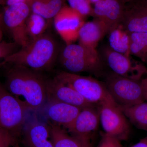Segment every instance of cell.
I'll return each instance as SVG.
<instances>
[{
	"label": "cell",
	"mask_w": 147,
	"mask_h": 147,
	"mask_svg": "<svg viewBox=\"0 0 147 147\" xmlns=\"http://www.w3.org/2000/svg\"><path fill=\"white\" fill-rule=\"evenodd\" d=\"M56 76L72 87L90 104L98 106L105 102H115L108 92L104 82L93 77L82 76L64 71H59Z\"/></svg>",
	"instance_id": "4"
},
{
	"label": "cell",
	"mask_w": 147,
	"mask_h": 147,
	"mask_svg": "<svg viewBox=\"0 0 147 147\" xmlns=\"http://www.w3.org/2000/svg\"><path fill=\"white\" fill-rule=\"evenodd\" d=\"M131 147H147V136Z\"/></svg>",
	"instance_id": "30"
},
{
	"label": "cell",
	"mask_w": 147,
	"mask_h": 147,
	"mask_svg": "<svg viewBox=\"0 0 147 147\" xmlns=\"http://www.w3.org/2000/svg\"><path fill=\"white\" fill-rule=\"evenodd\" d=\"M2 62V61H0V66H1Z\"/></svg>",
	"instance_id": "39"
},
{
	"label": "cell",
	"mask_w": 147,
	"mask_h": 147,
	"mask_svg": "<svg viewBox=\"0 0 147 147\" xmlns=\"http://www.w3.org/2000/svg\"><path fill=\"white\" fill-rule=\"evenodd\" d=\"M124 3H125V4L127 3L130 2L132 1H134V0H122Z\"/></svg>",
	"instance_id": "34"
},
{
	"label": "cell",
	"mask_w": 147,
	"mask_h": 147,
	"mask_svg": "<svg viewBox=\"0 0 147 147\" xmlns=\"http://www.w3.org/2000/svg\"><path fill=\"white\" fill-rule=\"evenodd\" d=\"M47 124L54 147H92L91 141L81 142L70 135L63 127L50 121Z\"/></svg>",
	"instance_id": "18"
},
{
	"label": "cell",
	"mask_w": 147,
	"mask_h": 147,
	"mask_svg": "<svg viewBox=\"0 0 147 147\" xmlns=\"http://www.w3.org/2000/svg\"><path fill=\"white\" fill-rule=\"evenodd\" d=\"M60 50L55 38L45 33L6 58L1 65L23 66L40 72L50 71L58 59Z\"/></svg>",
	"instance_id": "2"
},
{
	"label": "cell",
	"mask_w": 147,
	"mask_h": 147,
	"mask_svg": "<svg viewBox=\"0 0 147 147\" xmlns=\"http://www.w3.org/2000/svg\"><path fill=\"white\" fill-rule=\"evenodd\" d=\"M82 108L63 102L50 103L47 116L51 123L66 129L78 115Z\"/></svg>",
	"instance_id": "15"
},
{
	"label": "cell",
	"mask_w": 147,
	"mask_h": 147,
	"mask_svg": "<svg viewBox=\"0 0 147 147\" xmlns=\"http://www.w3.org/2000/svg\"><path fill=\"white\" fill-rule=\"evenodd\" d=\"M0 27L2 28L4 27L3 21V14L0 12Z\"/></svg>",
	"instance_id": "31"
},
{
	"label": "cell",
	"mask_w": 147,
	"mask_h": 147,
	"mask_svg": "<svg viewBox=\"0 0 147 147\" xmlns=\"http://www.w3.org/2000/svg\"><path fill=\"white\" fill-rule=\"evenodd\" d=\"M18 45L15 42H0V61H2L9 56L15 53Z\"/></svg>",
	"instance_id": "25"
},
{
	"label": "cell",
	"mask_w": 147,
	"mask_h": 147,
	"mask_svg": "<svg viewBox=\"0 0 147 147\" xmlns=\"http://www.w3.org/2000/svg\"><path fill=\"white\" fill-rule=\"evenodd\" d=\"M24 142L29 147H54L47 124L34 122L30 124L24 131Z\"/></svg>",
	"instance_id": "17"
},
{
	"label": "cell",
	"mask_w": 147,
	"mask_h": 147,
	"mask_svg": "<svg viewBox=\"0 0 147 147\" xmlns=\"http://www.w3.org/2000/svg\"><path fill=\"white\" fill-rule=\"evenodd\" d=\"M108 34V45L112 50L127 56H130L129 33L119 26L111 31Z\"/></svg>",
	"instance_id": "21"
},
{
	"label": "cell",
	"mask_w": 147,
	"mask_h": 147,
	"mask_svg": "<svg viewBox=\"0 0 147 147\" xmlns=\"http://www.w3.org/2000/svg\"><path fill=\"white\" fill-rule=\"evenodd\" d=\"M48 23L49 21L44 17L31 12L26 23L27 33L30 40L39 37L46 33Z\"/></svg>",
	"instance_id": "23"
},
{
	"label": "cell",
	"mask_w": 147,
	"mask_h": 147,
	"mask_svg": "<svg viewBox=\"0 0 147 147\" xmlns=\"http://www.w3.org/2000/svg\"><path fill=\"white\" fill-rule=\"evenodd\" d=\"M129 34L130 55L139 58L145 63L147 59V32Z\"/></svg>",
	"instance_id": "22"
},
{
	"label": "cell",
	"mask_w": 147,
	"mask_h": 147,
	"mask_svg": "<svg viewBox=\"0 0 147 147\" xmlns=\"http://www.w3.org/2000/svg\"><path fill=\"white\" fill-rule=\"evenodd\" d=\"M3 37V32L2 31V28L0 27V42L2 41Z\"/></svg>",
	"instance_id": "32"
},
{
	"label": "cell",
	"mask_w": 147,
	"mask_h": 147,
	"mask_svg": "<svg viewBox=\"0 0 147 147\" xmlns=\"http://www.w3.org/2000/svg\"><path fill=\"white\" fill-rule=\"evenodd\" d=\"M141 82L145 100L147 102V78L142 79Z\"/></svg>",
	"instance_id": "29"
},
{
	"label": "cell",
	"mask_w": 147,
	"mask_h": 147,
	"mask_svg": "<svg viewBox=\"0 0 147 147\" xmlns=\"http://www.w3.org/2000/svg\"><path fill=\"white\" fill-rule=\"evenodd\" d=\"M58 59L67 72H87L98 76L104 74L105 65L96 49L79 44L65 45L61 49Z\"/></svg>",
	"instance_id": "3"
},
{
	"label": "cell",
	"mask_w": 147,
	"mask_h": 147,
	"mask_svg": "<svg viewBox=\"0 0 147 147\" xmlns=\"http://www.w3.org/2000/svg\"><path fill=\"white\" fill-rule=\"evenodd\" d=\"M98 52L105 65L117 75L141 81L142 77L147 74L146 65L133 59L130 56L114 51L108 44L102 45Z\"/></svg>",
	"instance_id": "6"
},
{
	"label": "cell",
	"mask_w": 147,
	"mask_h": 147,
	"mask_svg": "<svg viewBox=\"0 0 147 147\" xmlns=\"http://www.w3.org/2000/svg\"><path fill=\"white\" fill-rule=\"evenodd\" d=\"M100 122L98 107L92 105L82 108L75 120L65 130L80 141L91 140Z\"/></svg>",
	"instance_id": "12"
},
{
	"label": "cell",
	"mask_w": 147,
	"mask_h": 147,
	"mask_svg": "<svg viewBox=\"0 0 147 147\" xmlns=\"http://www.w3.org/2000/svg\"><path fill=\"white\" fill-rule=\"evenodd\" d=\"M99 1H100V0H90V2L91 3V4H94L96 3Z\"/></svg>",
	"instance_id": "33"
},
{
	"label": "cell",
	"mask_w": 147,
	"mask_h": 147,
	"mask_svg": "<svg viewBox=\"0 0 147 147\" xmlns=\"http://www.w3.org/2000/svg\"><path fill=\"white\" fill-rule=\"evenodd\" d=\"M69 6L85 18L92 16L93 7L90 0H68Z\"/></svg>",
	"instance_id": "24"
},
{
	"label": "cell",
	"mask_w": 147,
	"mask_h": 147,
	"mask_svg": "<svg viewBox=\"0 0 147 147\" xmlns=\"http://www.w3.org/2000/svg\"><path fill=\"white\" fill-rule=\"evenodd\" d=\"M13 147H21L20 146H19V144H18V142H16L15 144H14V146H13Z\"/></svg>",
	"instance_id": "35"
},
{
	"label": "cell",
	"mask_w": 147,
	"mask_h": 147,
	"mask_svg": "<svg viewBox=\"0 0 147 147\" xmlns=\"http://www.w3.org/2000/svg\"><path fill=\"white\" fill-rule=\"evenodd\" d=\"M143 1L147 3V0H143Z\"/></svg>",
	"instance_id": "37"
},
{
	"label": "cell",
	"mask_w": 147,
	"mask_h": 147,
	"mask_svg": "<svg viewBox=\"0 0 147 147\" xmlns=\"http://www.w3.org/2000/svg\"><path fill=\"white\" fill-rule=\"evenodd\" d=\"M5 4V0H0V5H3Z\"/></svg>",
	"instance_id": "36"
},
{
	"label": "cell",
	"mask_w": 147,
	"mask_h": 147,
	"mask_svg": "<svg viewBox=\"0 0 147 147\" xmlns=\"http://www.w3.org/2000/svg\"><path fill=\"white\" fill-rule=\"evenodd\" d=\"M26 110L0 83V127L17 139L23 130Z\"/></svg>",
	"instance_id": "7"
},
{
	"label": "cell",
	"mask_w": 147,
	"mask_h": 147,
	"mask_svg": "<svg viewBox=\"0 0 147 147\" xmlns=\"http://www.w3.org/2000/svg\"><path fill=\"white\" fill-rule=\"evenodd\" d=\"M31 13L30 5L21 3L7 7L3 14L4 27L10 32L13 42L21 47L26 46L30 41L27 33L26 23Z\"/></svg>",
	"instance_id": "9"
},
{
	"label": "cell",
	"mask_w": 147,
	"mask_h": 147,
	"mask_svg": "<svg viewBox=\"0 0 147 147\" xmlns=\"http://www.w3.org/2000/svg\"><path fill=\"white\" fill-rule=\"evenodd\" d=\"M46 92L47 101L50 104L63 102L82 109L94 105L87 102L72 87L56 76L52 79H47Z\"/></svg>",
	"instance_id": "11"
},
{
	"label": "cell",
	"mask_w": 147,
	"mask_h": 147,
	"mask_svg": "<svg viewBox=\"0 0 147 147\" xmlns=\"http://www.w3.org/2000/svg\"><path fill=\"white\" fill-rule=\"evenodd\" d=\"M94 5L92 16L105 24L108 34L120 25L126 5L122 0H100Z\"/></svg>",
	"instance_id": "13"
},
{
	"label": "cell",
	"mask_w": 147,
	"mask_h": 147,
	"mask_svg": "<svg viewBox=\"0 0 147 147\" xmlns=\"http://www.w3.org/2000/svg\"><path fill=\"white\" fill-rule=\"evenodd\" d=\"M100 141L96 147H123L119 140L106 134L105 132L100 133Z\"/></svg>",
	"instance_id": "26"
},
{
	"label": "cell",
	"mask_w": 147,
	"mask_h": 147,
	"mask_svg": "<svg viewBox=\"0 0 147 147\" xmlns=\"http://www.w3.org/2000/svg\"><path fill=\"white\" fill-rule=\"evenodd\" d=\"M97 107L104 132L121 142L127 141L130 135V125L118 105L115 102H107Z\"/></svg>",
	"instance_id": "8"
},
{
	"label": "cell",
	"mask_w": 147,
	"mask_h": 147,
	"mask_svg": "<svg viewBox=\"0 0 147 147\" xmlns=\"http://www.w3.org/2000/svg\"><path fill=\"white\" fill-rule=\"evenodd\" d=\"M47 80L40 71L23 66L11 65L6 72L4 87L26 111L35 110L47 101Z\"/></svg>",
	"instance_id": "1"
},
{
	"label": "cell",
	"mask_w": 147,
	"mask_h": 147,
	"mask_svg": "<svg viewBox=\"0 0 147 147\" xmlns=\"http://www.w3.org/2000/svg\"><path fill=\"white\" fill-rule=\"evenodd\" d=\"M104 83L111 97L119 106H129L145 101L141 81L111 71L105 74Z\"/></svg>",
	"instance_id": "5"
},
{
	"label": "cell",
	"mask_w": 147,
	"mask_h": 147,
	"mask_svg": "<svg viewBox=\"0 0 147 147\" xmlns=\"http://www.w3.org/2000/svg\"><path fill=\"white\" fill-rule=\"evenodd\" d=\"M17 141V138L9 131L0 127V147L13 146Z\"/></svg>",
	"instance_id": "27"
},
{
	"label": "cell",
	"mask_w": 147,
	"mask_h": 147,
	"mask_svg": "<svg viewBox=\"0 0 147 147\" xmlns=\"http://www.w3.org/2000/svg\"><path fill=\"white\" fill-rule=\"evenodd\" d=\"M129 33L147 32V3L134 0L125 5L120 25Z\"/></svg>",
	"instance_id": "14"
},
{
	"label": "cell",
	"mask_w": 147,
	"mask_h": 147,
	"mask_svg": "<svg viewBox=\"0 0 147 147\" xmlns=\"http://www.w3.org/2000/svg\"><path fill=\"white\" fill-rule=\"evenodd\" d=\"M118 106L134 126L147 131V102L143 101L129 106Z\"/></svg>",
	"instance_id": "19"
},
{
	"label": "cell",
	"mask_w": 147,
	"mask_h": 147,
	"mask_svg": "<svg viewBox=\"0 0 147 147\" xmlns=\"http://www.w3.org/2000/svg\"><path fill=\"white\" fill-rule=\"evenodd\" d=\"M145 63H146V66L147 67V60L146 61V62H145Z\"/></svg>",
	"instance_id": "38"
},
{
	"label": "cell",
	"mask_w": 147,
	"mask_h": 147,
	"mask_svg": "<svg viewBox=\"0 0 147 147\" xmlns=\"http://www.w3.org/2000/svg\"><path fill=\"white\" fill-rule=\"evenodd\" d=\"M30 1L31 0H5V4L7 5V6L21 3H26L29 5Z\"/></svg>",
	"instance_id": "28"
},
{
	"label": "cell",
	"mask_w": 147,
	"mask_h": 147,
	"mask_svg": "<svg viewBox=\"0 0 147 147\" xmlns=\"http://www.w3.org/2000/svg\"><path fill=\"white\" fill-rule=\"evenodd\" d=\"M84 18L65 5L54 17L55 29L65 45L74 43L78 40L80 29L85 23Z\"/></svg>",
	"instance_id": "10"
},
{
	"label": "cell",
	"mask_w": 147,
	"mask_h": 147,
	"mask_svg": "<svg viewBox=\"0 0 147 147\" xmlns=\"http://www.w3.org/2000/svg\"><path fill=\"white\" fill-rule=\"evenodd\" d=\"M108 34V30L105 24L94 18L92 21L85 22L81 27L78 35L79 44L96 49L99 41Z\"/></svg>",
	"instance_id": "16"
},
{
	"label": "cell",
	"mask_w": 147,
	"mask_h": 147,
	"mask_svg": "<svg viewBox=\"0 0 147 147\" xmlns=\"http://www.w3.org/2000/svg\"><path fill=\"white\" fill-rule=\"evenodd\" d=\"M65 0H31L29 5L31 12L51 21L66 5Z\"/></svg>",
	"instance_id": "20"
}]
</instances>
